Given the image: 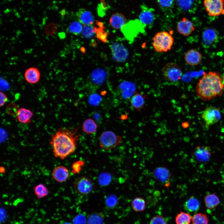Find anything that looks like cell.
Here are the masks:
<instances>
[{
  "instance_id": "3957f363",
  "label": "cell",
  "mask_w": 224,
  "mask_h": 224,
  "mask_svg": "<svg viewBox=\"0 0 224 224\" xmlns=\"http://www.w3.org/2000/svg\"><path fill=\"white\" fill-rule=\"evenodd\" d=\"M152 39V44L154 50L160 53L166 52L170 50L174 42L172 35L166 31L157 32Z\"/></svg>"
},
{
  "instance_id": "1f68e13d",
  "label": "cell",
  "mask_w": 224,
  "mask_h": 224,
  "mask_svg": "<svg viewBox=\"0 0 224 224\" xmlns=\"http://www.w3.org/2000/svg\"><path fill=\"white\" fill-rule=\"evenodd\" d=\"M34 192L38 198H41L47 196L49 193L47 188L43 184H39L34 187Z\"/></svg>"
},
{
  "instance_id": "8992f818",
  "label": "cell",
  "mask_w": 224,
  "mask_h": 224,
  "mask_svg": "<svg viewBox=\"0 0 224 224\" xmlns=\"http://www.w3.org/2000/svg\"><path fill=\"white\" fill-rule=\"evenodd\" d=\"M221 117L220 108L214 106L207 107L202 114V118L204 120L207 128L218 122Z\"/></svg>"
},
{
  "instance_id": "30bf717a",
  "label": "cell",
  "mask_w": 224,
  "mask_h": 224,
  "mask_svg": "<svg viewBox=\"0 0 224 224\" xmlns=\"http://www.w3.org/2000/svg\"><path fill=\"white\" fill-rule=\"evenodd\" d=\"M74 187L75 190L78 193L86 195L92 191L93 186L91 180L88 178L81 176L77 178L74 181Z\"/></svg>"
},
{
  "instance_id": "d590c367",
  "label": "cell",
  "mask_w": 224,
  "mask_h": 224,
  "mask_svg": "<svg viewBox=\"0 0 224 224\" xmlns=\"http://www.w3.org/2000/svg\"><path fill=\"white\" fill-rule=\"evenodd\" d=\"M96 34L94 27L92 25H85L82 30V35L85 38H92Z\"/></svg>"
},
{
  "instance_id": "60d3db41",
  "label": "cell",
  "mask_w": 224,
  "mask_h": 224,
  "mask_svg": "<svg viewBox=\"0 0 224 224\" xmlns=\"http://www.w3.org/2000/svg\"><path fill=\"white\" fill-rule=\"evenodd\" d=\"M117 202L116 197L113 195L108 196L106 200V204L108 206L112 207L114 206Z\"/></svg>"
},
{
  "instance_id": "9a60e30c",
  "label": "cell",
  "mask_w": 224,
  "mask_h": 224,
  "mask_svg": "<svg viewBox=\"0 0 224 224\" xmlns=\"http://www.w3.org/2000/svg\"><path fill=\"white\" fill-rule=\"evenodd\" d=\"M76 15L79 22L85 25H92L94 23L93 15L91 12L85 9H80L76 12Z\"/></svg>"
},
{
  "instance_id": "44dd1931",
  "label": "cell",
  "mask_w": 224,
  "mask_h": 224,
  "mask_svg": "<svg viewBox=\"0 0 224 224\" xmlns=\"http://www.w3.org/2000/svg\"><path fill=\"white\" fill-rule=\"evenodd\" d=\"M109 22L113 28L116 29H121L126 23V19L121 13H116L111 16Z\"/></svg>"
},
{
  "instance_id": "7a4b0ae2",
  "label": "cell",
  "mask_w": 224,
  "mask_h": 224,
  "mask_svg": "<svg viewBox=\"0 0 224 224\" xmlns=\"http://www.w3.org/2000/svg\"><path fill=\"white\" fill-rule=\"evenodd\" d=\"M224 77L214 71L204 72L197 84V94L204 101L211 100L221 96L224 89Z\"/></svg>"
},
{
  "instance_id": "ee69618b",
  "label": "cell",
  "mask_w": 224,
  "mask_h": 224,
  "mask_svg": "<svg viewBox=\"0 0 224 224\" xmlns=\"http://www.w3.org/2000/svg\"><path fill=\"white\" fill-rule=\"evenodd\" d=\"M85 217L79 215L74 219L73 222L74 224H85Z\"/></svg>"
},
{
  "instance_id": "bcb514c9",
  "label": "cell",
  "mask_w": 224,
  "mask_h": 224,
  "mask_svg": "<svg viewBox=\"0 0 224 224\" xmlns=\"http://www.w3.org/2000/svg\"><path fill=\"white\" fill-rule=\"evenodd\" d=\"M62 224H71L70 223H68V222H64V223H63Z\"/></svg>"
},
{
  "instance_id": "f35d334b",
  "label": "cell",
  "mask_w": 224,
  "mask_h": 224,
  "mask_svg": "<svg viewBox=\"0 0 224 224\" xmlns=\"http://www.w3.org/2000/svg\"><path fill=\"white\" fill-rule=\"evenodd\" d=\"M84 165V162L82 161H78L74 162L72 167V173L73 174L79 173Z\"/></svg>"
},
{
  "instance_id": "cb8c5ba5",
  "label": "cell",
  "mask_w": 224,
  "mask_h": 224,
  "mask_svg": "<svg viewBox=\"0 0 224 224\" xmlns=\"http://www.w3.org/2000/svg\"><path fill=\"white\" fill-rule=\"evenodd\" d=\"M119 87L122 96L125 98L130 97L135 88V85L133 83L128 81H124L121 83Z\"/></svg>"
},
{
  "instance_id": "9c48e42d",
  "label": "cell",
  "mask_w": 224,
  "mask_h": 224,
  "mask_svg": "<svg viewBox=\"0 0 224 224\" xmlns=\"http://www.w3.org/2000/svg\"><path fill=\"white\" fill-rule=\"evenodd\" d=\"M110 47L114 60L119 62H124L126 60L128 55V52L123 45L115 42L110 44Z\"/></svg>"
},
{
  "instance_id": "74e56055",
  "label": "cell",
  "mask_w": 224,
  "mask_h": 224,
  "mask_svg": "<svg viewBox=\"0 0 224 224\" xmlns=\"http://www.w3.org/2000/svg\"><path fill=\"white\" fill-rule=\"evenodd\" d=\"M111 176L107 173H103L99 176L98 180L99 184L102 186L107 185L111 180Z\"/></svg>"
},
{
  "instance_id": "7bdbcfd3",
  "label": "cell",
  "mask_w": 224,
  "mask_h": 224,
  "mask_svg": "<svg viewBox=\"0 0 224 224\" xmlns=\"http://www.w3.org/2000/svg\"><path fill=\"white\" fill-rule=\"evenodd\" d=\"M0 106H3L8 100L7 97L6 95L3 92H0Z\"/></svg>"
},
{
  "instance_id": "5bb4252c",
  "label": "cell",
  "mask_w": 224,
  "mask_h": 224,
  "mask_svg": "<svg viewBox=\"0 0 224 224\" xmlns=\"http://www.w3.org/2000/svg\"><path fill=\"white\" fill-rule=\"evenodd\" d=\"M203 58L202 54L197 50L192 49L185 53L184 58L186 63L189 65L195 66L200 64Z\"/></svg>"
},
{
  "instance_id": "277c9868",
  "label": "cell",
  "mask_w": 224,
  "mask_h": 224,
  "mask_svg": "<svg viewBox=\"0 0 224 224\" xmlns=\"http://www.w3.org/2000/svg\"><path fill=\"white\" fill-rule=\"evenodd\" d=\"M122 140L121 137L117 135L114 132L106 131L103 132L100 136V146L103 149L109 150L119 145Z\"/></svg>"
},
{
  "instance_id": "e575fe53",
  "label": "cell",
  "mask_w": 224,
  "mask_h": 224,
  "mask_svg": "<svg viewBox=\"0 0 224 224\" xmlns=\"http://www.w3.org/2000/svg\"><path fill=\"white\" fill-rule=\"evenodd\" d=\"M81 24L77 21L71 23L68 28L69 32L76 35L79 34L82 31L83 28Z\"/></svg>"
},
{
  "instance_id": "4fadbf2b",
  "label": "cell",
  "mask_w": 224,
  "mask_h": 224,
  "mask_svg": "<svg viewBox=\"0 0 224 224\" xmlns=\"http://www.w3.org/2000/svg\"><path fill=\"white\" fill-rule=\"evenodd\" d=\"M177 29L180 34L187 36L195 30V27L191 21L184 17L177 23Z\"/></svg>"
},
{
  "instance_id": "83f0119b",
  "label": "cell",
  "mask_w": 224,
  "mask_h": 224,
  "mask_svg": "<svg viewBox=\"0 0 224 224\" xmlns=\"http://www.w3.org/2000/svg\"><path fill=\"white\" fill-rule=\"evenodd\" d=\"M97 125L92 119L89 118L85 120L82 125L83 132L88 134H91L96 132Z\"/></svg>"
},
{
  "instance_id": "ab89813d",
  "label": "cell",
  "mask_w": 224,
  "mask_h": 224,
  "mask_svg": "<svg viewBox=\"0 0 224 224\" xmlns=\"http://www.w3.org/2000/svg\"><path fill=\"white\" fill-rule=\"evenodd\" d=\"M149 224H167V222L166 219L163 217L156 215L151 219Z\"/></svg>"
},
{
  "instance_id": "2e32d148",
  "label": "cell",
  "mask_w": 224,
  "mask_h": 224,
  "mask_svg": "<svg viewBox=\"0 0 224 224\" xmlns=\"http://www.w3.org/2000/svg\"><path fill=\"white\" fill-rule=\"evenodd\" d=\"M107 73L104 69L98 68L93 70L91 73V78L94 85L99 86L103 84L106 80Z\"/></svg>"
},
{
  "instance_id": "ac0fdd59",
  "label": "cell",
  "mask_w": 224,
  "mask_h": 224,
  "mask_svg": "<svg viewBox=\"0 0 224 224\" xmlns=\"http://www.w3.org/2000/svg\"><path fill=\"white\" fill-rule=\"evenodd\" d=\"M52 175L55 180L58 182L62 183L67 180L69 177V173L66 167L60 166L54 168L52 171Z\"/></svg>"
},
{
  "instance_id": "8fae6325",
  "label": "cell",
  "mask_w": 224,
  "mask_h": 224,
  "mask_svg": "<svg viewBox=\"0 0 224 224\" xmlns=\"http://www.w3.org/2000/svg\"><path fill=\"white\" fill-rule=\"evenodd\" d=\"M141 12L139 20L145 25H149L153 22L155 18V10L145 5L140 6Z\"/></svg>"
},
{
  "instance_id": "ffe728a7",
  "label": "cell",
  "mask_w": 224,
  "mask_h": 224,
  "mask_svg": "<svg viewBox=\"0 0 224 224\" xmlns=\"http://www.w3.org/2000/svg\"><path fill=\"white\" fill-rule=\"evenodd\" d=\"M40 74L39 70L35 67L30 68L26 69L24 73L26 80L30 84H35L40 80Z\"/></svg>"
},
{
  "instance_id": "836d02e7",
  "label": "cell",
  "mask_w": 224,
  "mask_h": 224,
  "mask_svg": "<svg viewBox=\"0 0 224 224\" xmlns=\"http://www.w3.org/2000/svg\"><path fill=\"white\" fill-rule=\"evenodd\" d=\"M104 216L101 213H94L88 217L87 220V224H103Z\"/></svg>"
},
{
  "instance_id": "4dcf8cb0",
  "label": "cell",
  "mask_w": 224,
  "mask_h": 224,
  "mask_svg": "<svg viewBox=\"0 0 224 224\" xmlns=\"http://www.w3.org/2000/svg\"><path fill=\"white\" fill-rule=\"evenodd\" d=\"M192 217L187 212H181L178 214L175 217L176 224H190Z\"/></svg>"
},
{
  "instance_id": "f1b7e54d",
  "label": "cell",
  "mask_w": 224,
  "mask_h": 224,
  "mask_svg": "<svg viewBox=\"0 0 224 224\" xmlns=\"http://www.w3.org/2000/svg\"><path fill=\"white\" fill-rule=\"evenodd\" d=\"M96 27H94L97 37L102 42L106 43L107 40L108 33L105 30V27L102 22L97 21Z\"/></svg>"
},
{
  "instance_id": "d6a6232c",
  "label": "cell",
  "mask_w": 224,
  "mask_h": 224,
  "mask_svg": "<svg viewBox=\"0 0 224 224\" xmlns=\"http://www.w3.org/2000/svg\"><path fill=\"white\" fill-rule=\"evenodd\" d=\"M192 224H208V220L207 216L203 213H198L192 217Z\"/></svg>"
},
{
  "instance_id": "8d00e7d4",
  "label": "cell",
  "mask_w": 224,
  "mask_h": 224,
  "mask_svg": "<svg viewBox=\"0 0 224 224\" xmlns=\"http://www.w3.org/2000/svg\"><path fill=\"white\" fill-rule=\"evenodd\" d=\"M157 2L158 5L162 9L167 10L173 7L175 0H157Z\"/></svg>"
},
{
  "instance_id": "d6986e66",
  "label": "cell",
  "mask_w": 224,
  "mask_h": 224,
  "mask_svg": "<svg viewBox=\"0 0 224 224\" xmlns=\"http://www.w3.org/2000/svg\"><path fill=\"white\" fill-rule=\"evenodd\" d=\"M146 96L135 91L130 100L131 105L134 109L139 111L144 107Z\"/></svg>"
},
{
  "instance_id": "7c38bea8",
  "label": "cell",
  "mask_w": 224,
  "mask_h": 224,
  "mask_svg": "<svg viewBox=\"0 0 224 224\" xmlns=\"http://www.w3.org/2000/svg\"><path fill=\"white\" fill-rule=\"evenodd\" d=\"M211 155L210 147L205 146H197L194 152V158L197 161L200 163L208 161Z\"/></svg>"
},
{
  "instance_id": "5b68a950",
  "label": "cell",
  "mask_w": 224,
  "mask_h": 224,
  "mask_svg": "<svg viewBox=\"0 0 224 224\" xmlns=\"http://www.w3.org/2000/svg\"><path fill=\"white\" fill-rule=\"evenodd\" d=\"M162 74L167 81L175 82L180 80L182 75L180 68L175 63L170 62L166 64L162 69Z\"/></svg>"
},
{
  "instance_id": "b9f144b4",
  "label": "cell",
  "mask_w": 224,
  "mask_h": 224,
  "mask_svg": "<svg viewBox=\"0 0 224 224\" xmlns=\"http://www.w3.org/2000/svg\"><path fill=\"white\" fill-rule=\"evenodd\" d=\"M101 100L100 96L97 94H93L91 96L89 99V102L91 104L97 105Z\"/></svg>"
},
{
  "instance_id": "6da1fadb",
  "label": "cell",
  "mask_w": 224,
  "mask_h": 224,
  "mask_svg": "<svg viewBox=\"0 0 224 224\" xmlns=\"http://www.w3.org/2000/svg\"><path fill=\"white\" fill-rule=\"evenodd\" d=\"M78 130L60 128L51 135L50 144L55 157L63 159L74 152L80 137Z\"/></svg>"
},
{
  "instance_id": "f6af8a7d",
  "label": "cell",
  "mask_w": 224,
  "mask_h": 224,
  "mask_svg": "<svg viewBox=\"0 0 224 224\" xmlns=\"http://www.w3.org/2000/svg\"><path fill=\"white\" fill-rule=\"evenodd\" d=\"M5 171V168L3 166H1L0 168V172L2 173H3Z\"/></svg>"
},
{
  "instance_id": "4316f807",
  "label": "cell",
  "mask_w": 224,
  "mask_h": 224,
  "mask_svg": "<svg viewBox=\"0 0 224 224\" xmlns=\"http://www.w3.org/2000/svg\"><path fill=\"white\" fill-rule=\"evenodd\" d=\"M154 175L157 180L161 182H164L168 181L170 174L169 170L166 168L159 167L154 170Z\"/></svg>"
},
{
  "instance_id": "f546056e",
  "label": "cell",
  "mask_w": 224,
  "mask_h": 224,
  "mask_svg": "<svg viewBox=\"0 0 224 224\" xmlns=\"http://www.w3.org/2000/svg\"><path fill=\"white\" fill-rule=\"evenodd\" d=\"M131 206L133 209L135 211L142 212L145 208L146 202L143 198L137 197L133 200L131 203Z\"/></svg>"
},
{
  "instance_id": "7402d4cb",
  "label": "cell",
  "mask_w": 224,
  "mask_h": 224,
  "mask_svg": "<svg viewBox=\"0 0 224 224\" xmlns=\"http://www.w3.org/2000/svg\"><path fill=\"white\" fill-rule=\"evenodd\" d=\"M177 5L182 11L189 12H193L196 10V0H176Z\"/></svg>"
},
{
  "instance_id": "e0dca14e",
  "label": "cell",
  "mask_w": 224,
  "mask_h": 224,
  "mask_svg": "<svg viewBox=\"0 0 224 224\" xmlns=\"http://www.w3.org/2000/svg\"><path fill=\"white\" fill-rule=\"evenodd\" d=\"M202 40L205 44L211 45L217 42L218 36L216 30L212 28H208L202 34Z\"/></svg>"
},
{
  "instance_id": "d4e9b609",
  "label": "cell",
  "mask_w": 224,
  "mask_h": 224,
  "mask_svg": "<svg viewBox=\"0 0 224 224\" xmlns=\"http://www.w3.org/2000/svg\"><path fill=\"white\" fill-rule=\"evenodd\" d=\"M204 200L205 206L207 208L210 209L215 208L220 202L219 197L214 193L206 194Z\"/></svg>"
},
{
  "instance_id": "52a82bcc",
  "label": "cell",
  "mask_w": 224,
  "mask_h": 224,
  "mask_svg": "<svg viewBox=\"0 0 224 224\" xmlns=\"http://www.w3.org/2000/svg\"><path fill=\"white\" fill-rule=\"evenodd\" d=\"M203 3L209 16L215 17L224 15V0H204Z\"/></svg>"
},
{
  "instance_id": "484cf974",
  "label": "cell",
  "mask_w": 224,
  "mask_h": 224,
  "mask_svg": "<svg viewBox=\"0 0 224 224\" xmlns=\"http://www.w3.org/2000/svg\"><path fill=\"white\" fill-rule=\"evenodd\" d=\"M184 207V209L187 212H194L199 209L200 203L197 198L192 196L185 202Z\"/></svg>"
},
{
  "instance_id": "603a6c76",
  "label": "cell",
  "mask_w": 224,
  "mask_h": 224,
  "mask_svg": "<svg viewBox=\"0 0 224 224\" xmlns=\"http://www.w3.org/2000/svg\"><path fill=\"white\" fill-rule=\"evenodd\" d=\"M33 113L29 109L21 108L17 112L16 118L19 122L23 124H29L31 122V119Z\"/></svg>"
},
{
  "instance_id": "ba28073f",
  "label": "cell",
  "mask_w": 224,
  "mask_h": 224,
  "mask_svg": "<svg viewBox=\"0 0 224 224\" xmlns=\"http://www.w3.org/2000/svg\"><path fill=\"white\" fill-rule=\"evenodd\" d=\"M144 25L139 20H132L126 23L121 30L127 39L131 41L135 37L137 31L143 28Z\"/></svg>"
}]
</instances>
